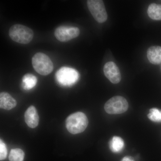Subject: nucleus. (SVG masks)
I'll return each mask as SVG.
<instances>
[{
  "instance_id": "obj_1",
  "label": "nucleus",
  "mask_w": 161,
  "mask_h": 161,
  "mask_svg": "<svg viewBox=\"0 0 161 161\" xmlns=\"http://www.w3.org/2000/svg\"><path fill=\"white\" fill-rule=\"evenodd\" d=\"M88 125L86 115L81 112H75L69 115L66 120L68 131L73 134L81 133L85 130Z\"/></svg>"
},
{
  "instance_id": "obj_2",
  "label": "nucleus",
  "mask_w": 161,
  "mask_h": 161,
  "mask_svg": "<svg viewBox=\"0 0 161 161\" xmlns=\"http://www.w3.org/2000/svg\"><path fill=\"white\" fill-rule=\"evenodd\" d=\"M9 37L17 43L27 44L31 42L34 37L32 30L21 24H15L9 30Z\"/></svg>"
},
{
  "instance_id": "obj_3",
  "label": "nucleus",
  "mask_w": 161,
  "mask_h": 161,
  "mask_svg": "<svg viewBox=\"0 0 161 161\" xmlns=\"http://www.w3.org/2000/svg\"><path fill=\"white\" fill-rule=\"evenodd\" d=\"M33 67L36 72L43 76L49 75L53 69V64L50 58L42 53H38L32 59Z\"/></svg>"
},
{
  "instance_id": "obj_4",
  "label": "nucleus",
  "mask_w": 161,
  "mask_h": 161,
  "mask_svg": "<svg viewBox=\"0 0 161 161\" xmlns=\"http://www.w3.org/2000/svg\"><path fill=\"white\" fill-rule=\"evenodd\" d=\"M79 77V73L76 70L68 67H61L56 74L57 81L64 86H70L75 84Z\"/></svg>"
},
{
  "instance_id": "obj_5",
  "label": "nucleus",
  "mask_w": 161,
  "mask_h": 161,
  "mask_svg": "<svg viewBox=\"0 0 161 161\" xmlns=\"http://www.w3.org/2000/svg\"><path fill=\"white\" fill-rule=\"evenodd\" d=\"M129 104L122 96H115L110 98L104 105L105 112L109 114H122L126 112Z\"/></svg>"
},
{
  "instance_id": "obj_6",
  "label": "nucleus",
  "mask_w": 161,
  "mask_h": 161,
  "mask_svg": "<svg viewBox=\"0 0 161 161\" xmlns=\"http://www.w3.org/2000/svg\"><path fill=\"white\" fill-rule=\"evenodd\" d=\"M88 8L95 19L99 23H103L108 19V14L103 1L88 0Z\"/></svg>"
},
{
  "instance_id": "obj_7",
  "label": "nucleus",
  "mask_w": 161,
  "mask_h": 161,
  "mask_svg": "<svg viewBox=\"0 0 161 161\" xmlns=\"http://www.w3.org/2000/svg\"><path fill=\"white\" fill-rule=\"evenodd\" d=\"M80 34V30L77 27L60 26L55 31V36L60 42H68L77 37Z\"/></svg>"
},
{
  "instance_id": "obj_8",
  "label": "nucleus",
  "mask_w": 161,
  "mask_h": 161,
  "mask_svg": "<svg viewBox=\"0 0 161 161\" xmlns=\"http://www.w3.org/2000/svg\"><path fill=\"white\" fill-rule=\"evenodd\" d=\"M103 72L106 78L113 84H117L121 79L120 70L114 62H107L103 68Z\"/></svg>"
},
{
  "instance_id": "obj_9",
  "label": "nucleus",
  "mask_w": 161,
  "mask_h": 161,
  "mask_svg": "<svg viewBox=\"0 0 161 161\" xmlns=\"http://www.w3.org/2000/svg\"><path fill=\"white\" fill-rule=\"evenodd\" d=\"M25 122L27 125L31 128H35L38 125L39 116L36 109L31 106L26 110L24 115Z\"/></svg>"
},
{
  "instance_id": "obj_10",
  "label": "nucleus",
  "mask_w": 161,
  "mask_h": 161,
  "mask_svg": "<svg viewBox=\"0 0 161 161\" xmlns=\"http://www.w3.org/2000/svg\"><path fill=\"white\" fill-rule=\"evenodd\" d=\"M17 105V101L7 92H1L0 94V108L3 109L9 110Z\"/></svg>"
},
{
  "instance_id": "obj_11",
  "label": "nucleus",
  "mask_w": 161,
  "mask_h": 161,
  "mask_svg": "<svg viewBox=\"0 0 161 161\" xmlns=\"http://www.w3.org/2000/svg\"><path fill=\"white\" fill-rule=\"evenodd\" d=\"M147 58L149 61L153 64L161 63V47L153 46L147 50Z\"/></svg>"
},
{
  "instance_id": "obj_12",
  "label": "nucleus",
  "mask_w": 161,
  "mask_h": 161,
  "mask_svg": "<svg viewBox=\"0 0 161 161\" xmlns=\"http://www.w3.org/2000/svg\"><path fill=\"white\" fill-rule=\"evenodd\" d=\"M125 147L123 140L119 136H114L109 142V148L112 152L118 153L121 152Z\"/></svg>"
},
{
  "instance_id": "obj_13",
  "label": "nucleus",
  "mask_w": 161,
  "mask_h": 161,
  "mask_svg": "<svg viewBox=\"0 0 161 161\" xmlns=\"http://www.w3.org/2000/svg\"><path fill=\"white\" fill-rule=\"evenodd\" d=\"M147 14L150 19L154 20H161V5L152 3L147 9Z\"/></svg>"
},
{
  "instance_id": "obj_14",
  "label": "nucleus",
  "mask_w": 161,
  "mask_h": 161,
  "mask_svg": "<svg viewBox=\"0 0 161 161\" xmlns=\"http://www.w3.org/2000/svg\"><path fill=\"white\" fill-rule=\"evenodd\" d=\"M37 79L34 75L27 74L24 75L22 80V86L25 90H30L36 86Z\"/></svg>"
},
{
  "instance_id": "obj_15",
  "label": "nucleus",
  "mask_w": 161,
  "mask_h": 161,
  "mask_svg": "<svg viewBox=\"0 0 161 161\" xmlns=\"http://www.w3.org/2000/svg\"><path fill=\"white\" fill-rule=\"evenodd\" d=\"M25 153L23 150L20 149H14L11 150L9 154L10 161H23Z\"/></svg>"
},
{
  "instance_id": "obj_16",
  "label": "nucleus",
  "mask_w": 161,
  "mask_h": 161,
  "mask_svg": "<svg viewBox=\"0 0 161 161\" xmlns=\"http://www.w3.org/2000/svg\"><path fill=\"white\" fill-rule=\"evenodd\" d=\"M148 118L154 122H161V111L156 108L150 109V113L148 114Z\"/></svg>"
},
{
  "instance_id": "obj_17",
  "label": "nucleus",
  "mask_w": 161,
  "mask_h": 161,
  "mask_svg": "<svg viewBox=\"0 0 161 161\" xmlns=\"http://www.w3.org/2000/svg\"><path fill=\"white\" fill-rule=\"evenodd\" d=\"M7 154V150L6 144L2 139L0 140V160H3L6 158Z\"/></svg>"
},
{
  "instance_id": "obj_18",
  "label": "nucleus",
  "mask_w": 161,
  "mask_h": 161,
  "mask_svg": "<svg viewBox=\"0 0 161 161\" xmlns=\"http://www.w3.org/2000/svg\"><path fill=\"white\" fill-rule=\"evenodd\" d=\"M121 161H135L134 158L131 156H125L123 158Z\"/></svg>"
}]
</instances>
